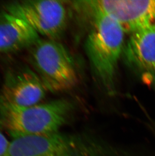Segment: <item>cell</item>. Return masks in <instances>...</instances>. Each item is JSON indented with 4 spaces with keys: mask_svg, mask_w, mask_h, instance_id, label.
<instances>
[{
    "mask_svg": "<svg viewBox=\"0 0 155 156\" xmlns=\"http://www.w3.org/2000/svg\"><path fill=\"white\" fill-rule=\"evenodd\" d=\"M92 27L85 42L87 56L96 78L106 92L114 94L119 61L123 54L124 31L113 18L93 6Z\"/></svg>",
    "mask_w": 155,
    "mask_h": 156,
    "instance_id": "1",
    "label": "cell"
},
{
    "mask_svg": "<svg viewBox=\"0 0 155 156\" xmlns=\"http://www.w3.org/2000/svg\"><path fill=\"white\" fill-rule=\"evenodd\" d=\"M74 105L57 99L28 107L0 104V128L13 138L59 132L70 118Z\"/></svg>",
    "mask_w": 155,
    "mask_h": 156,
    "instance_id": "2",
    "label": "cell"
},
{
    "mask_svg": "<svg viewBox=\"0 0 155 156\" xmlns=\"http://www.w3.org/2000/svg\"><path fill=\"white\" fill-rule=\"evenodd\" d=\"M29 50L30 62L46 90L57 93L76 86L78 78L74 61L62 44L40 39Z\"/></svg>",
    "mask_w": 155,
    "mask_h": 156,
    "instance_id": "3",
    "label": "cell"
},
{
    "mask_svg": "<svg viewBox=\"0 0 155 156\" xmlns=\"http://www.w3.org/2000/svg\"><path fill=\"white\" fill-rule=\"evenodd\" d=\"M6 10L26 21L39 35L57 41L67 24V12L63 2L54 0H28L14 2Z\"/></svg>",
    "mask_w": 155,
    "mask_h": 156,
    "instance_id": "4",
    "label": "cell"
},
{
    "mask_svg": "<svg viewBox=\"0 0 155 156\" xmlns=\"http://www.w3.org/2000/svg\"><path fill=\"white\" fill-rule=\"evenodd\" d=\"M46 90L33 70L18 67L6 73L0 90V104L28 107L38 104Z\"/></svg>",
    "mask_w": 155,
    "mask_h": 156,
    "instance_id": "5",
    "label": "cell"
},
{
    "mask_svg": "<svg viewBox=\"0 0 155 156\" xmlns=\"http://www.w3.org/2000/svg\"><path fill=\"white\" fill-rule=\"evenodd\" d=\"M89 3L115 19L129 34L155 29V0H101Z\"/></svg>",
    "mask_w": 155,
    "mask_h": 156,
    "instance_id": "6",
    "label": "cell"
},
{
    "mask_svg": "<svg viewBox=\"0 0 155 156\" xmlns=\"http://www.w3.org/2000/svg\"><path fill=\"white\" fill-rule=\"evenodd\" d=\"M123 54L129 68L155 86V29L130 34Z\"/></svg>",
    "mask_w": 155,
    "mask_h": 156,
    "instance_id": "7",
    "label": "cell"
},
{
    "mask_svg": "<svg viewBox=\"0 0 155 156\" xmlns=\"http://www.w3.org/2000/svg\"><path fill=\"white\" fill-rule=\"evenodd\" d=\"M23 19L6 10L0 12V53L30 49L41 38Z\"/></svg>",
    "mask_w": 155,
    "mask_h": 156,
    "instance_id": "8",
    "label": "cell"
},
{
    "mask_svg": "<svg viewBox=\"0 0 155 156\" xmlns=\"http://www.w3.org/2000/svg\"><path fill=\"white\" fill-rule=\"evenodd\" d=\"M10 142L0 131V156H7Z\"/></svg>",
    "mask_w": 155,
    "mask_h": 156,
    "instance_id": "9",
    "label": "cell"
}]
</instances>
